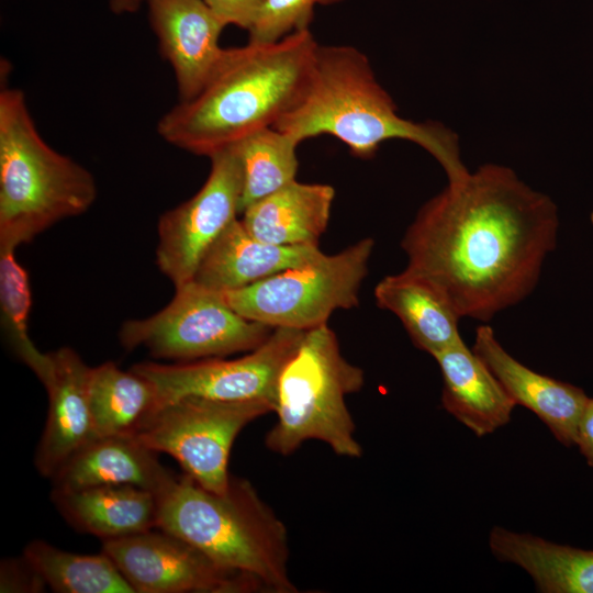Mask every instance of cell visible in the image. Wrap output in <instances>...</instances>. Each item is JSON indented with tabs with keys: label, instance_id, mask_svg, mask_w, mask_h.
<instances>
[{
	"label": "cell",
	"instance_id": "cell-23",
	"mask_svg": "<svg viewBox=\"0 0 593 593\" xmlns=\"http://www.w3.org/2000/svg\"><path fill=\"white\" fill-rule=\"evenodd\" d=\"M88 398L97 437L135 436L159 406L155 385L107 361L91 368Z\"/></svg>",
	"mask_w": 593,
	"mask_h": 593
},
{
	"label": "cell",
	"instance_id": "cell-24",
	"mask_svg": "<svg viewBox=\"0 0 593 593\" xmlns=\"http://www.w3.org/2000/svg\"><path fill=\"white\" fill-rule=\"evenodd\" d=\"M23 556L47 586L59 593H135L113 560L103 551L80 555L33 540Z\"/></svg>",
	"mask_w": 593,
	"mask_h": 593
},
{
	"label": "cell",
	"instance_id": "cell-3",
	"mask_svg": "<svg viewBox=\"0 0 593 593\" xmlns=\"http://www.w3.org/2000/svg\"><path fill=\"white\" fill-rule=\"evenodd\" d=\"M273 127L300 143L320 135L334 136L360 158L372 157L385 141L405 139L428 152L448 182L470 174L460 158L458 136L438 122L400 116L368 57L353 46L318 45L305 88Z\"/></svg>",
	"mask_w": 593,
	"mask_h": 593
},
{
	"label": "cell",
	"instance_id": "cell-10",
	"mask_svg": "<svg viewBox=\"0 0 593 593\" xmlns=\"http://www.w3.org/2000/svg\"><path fill=\"white\" fill-rule=\"evenodd\" d=\"M304 333L294 328H275L259 347L240 358L214 357L174 365L147 361L133 366L132 370L155 385L159 406L197 396L223 402L261 401L276 410L280 373Z\"/></svg>",
	"mask_w": 593,
	"mask_h": 593
},
{
	"label": "cell",
	"instance_id": "cell-11",
	"mask_svg": "<svg viewBox=\"0 0 593 593\" xmlns=\"http://www.w3.org/2000/svg\"><path fill=\"white\" fill-rule=\"evenodd\" d=\"M210 159V174L199 191L158 222L156 264L175 288L193 280L206 251L239 214L243 168L235 146Z\"/></svg>",
	"mask_w": 593,
	"mask_h": 593
},
{
	"label": "cell",
	"instance_id": "cell-32",
	"mask_svg": "<svg viewBox=\"0 0 593 593\" xmlns=\"http://www.w3.org/2000/svg\"><path fill=\"white\" fill-rule=\"evenodd\" d=\"M590 220H591V223H592V226H593V211L591 212Z\"/></svg>",
	"mask_w": 593,
	"mask_h": 593
},
{
	"label": "cell",
	"instance_id": "cell-25",
	"mask_svg": "<svg viewBox=\"0 0 593 593\" xmlns=\"http://www.w3.org/2000/svg\"><path fill=\"white\" fill-rule=\"evenodd\" d=\"M300 142L273 126L258 130L235 146L243 168L239 213L296 179Z\"/></svg>",
	"mask_w": 593,
	"mask_h": 593
},
{
	"label": "cell",
	"instance_id": "cell-7",
	"mask_svg": "<svg viewBox=\"0 0 593 593\" xmlns=\"http://www.w3.org/2000/svg\"><path fill=\"white\" fill-rule=\"evenodd\" d=\"M373 247L372 238H362L336 254L322 253L257 283L222 293L248 320L272 328H315L327 324L335 311L358 306Z\"/></svg>",
	"mask_w": 593,
	"mask_h": 593
},
{
	"label": "cell",
	"instance_id": "cell-17",
	"mask_svg": "<svg viewBox=\"0 0 593 593\" xmlns=\"http://www.w3.org/2000/svg\"><path fill=\"white\" fill-rule=\"evenodd\" d=\"M322 253L318 245L266 243L236 219L206 251L193 280L219 292L237 290L305 264Z\"/></svg>",
	"mask_w": 593,
	"mask_h": 593
},
{
	"label": "cell",
	"instance_id": "cell-28",
	"mask_svg": "<svg viewBox=\"0 0 593 593\" xmlns=\"http://www.w3.org/2000/svg\"><path fill=\"white\" fill-rule=\"evenodd\" d=\"M46 585L43 578L24 556L2 561L1 592H43Z\"/></svg>",
	"mask_w": 593,
	"mask_h": 593
},
{
	"label": "cell",
	"instance_id": "cell-12",
	"mask_svg": "<svg viewBox=\"0 0 593 593\" xmlns=\"http://www.w3.org/2000/svg\"><path fill=\"white\" fill-rule=\"evenodd\" d=\"M135 593L261 591L250 578L215 564L198 548L165 530L102 540Z\"/></svg>",
	"mask_w": 593,
	"mask_h": 593
},
{
	"label": "cell",
	"instance_id": "cell-30",
	"mask_svg": "<svg viewBox=\"0 0 593 593\" xmlns=\"http://www.w3.org/2000/svg\"><path fill=\"white\" fill-rule=\"evenodd\" d=\"M580 452L593 468V398H589L579 421L577 441Z\"/></svg>",
	"mask_w": 593,
	"mask_h": 593
},
{
	"label": "cell",
	"instance_id": "cell-15",
	"mask_svg": "<svg viewBox=\"0 0 593 593\" xmlns=\"http://www.w3.org/2000/svg\"><path fill=\"white\" fill-rule=\"evenodd\" d=\"M472 350L516 405L535 413L558 441L567 447L575 445L579 421L589 399L581 388L521 363L503 348L488 324L477 327Z\"/></svg>",
	"mask_w": 593,
	"mask_h": 593
},
{
	"label": "cell",
	"instance_id": "cell-18",
	"mask_svg": "<svg viewBox=\"0 0 593 593\" xmlns=\"http://www.w3.org/2000/svg\"><path fill=\"white\" fill-rule=\"evenodd\" d=\"M433 357L443 377L441 404L461 424L481 437L511 421L516 403L463 340Z\"/></svg>",
	"mask_w": 593,
	"mask_h": 593
},
{
	"label": "cell",
	"instance_id": "cell-4",
	"mask_svg": "<svg viewBox=\"0 0 593 593\" xmlns=\"http://www.w3.org/2000/svg\"><path fill=\"white\" fill-rule=\"evenodd\" d=\"M157 528L250 578L261 591H296L289 577L287 527L249 481L231 477L228 488L216 493L184 474L157 495Z\"/></svg>",
	"mask_w": 593,
	"mask_h": 593
},
{
	"label": "cell",
	"instance_id": "cell-19",
	"mask_svg": "<svg viewBox=\"0 0 593 593\" xmlns=\"http://www.w3.org/2000/svg\"><path fill=\"white\" fill-rule=\"evenodd\" d=\"M373 294L380 309L398 316L418 349L435 356L462 340L460 316L428 278L405 268L382 278Z\"/></svg>",
	"mask_w": 593,
	"mask_h": 593
},
{
	"label": "cell",
	"instance_id": "cell-22",
	"mask_svg": "<svg viewBox=\"0 0 593 593\" xmlns=\"http://www.w3.org/2000/svg\"><path fill=\"white\" fill-rule=\"evenodd\" d=\"M492 553L524 569L542 593H593V550L548 541L530 534L493 527Z\"/></svg>",
	"mask_w": 593,
	"mask_h": 593
},
{
	"label": "cell",
	"instance_id": "cell-8",
	"mask_svg": "<svg viewBox=\"0 0 593 593\" xmlns=\"http://www.w3.org/2000/svg\"><path fill=\"white\" fill-rule=\"evenodd\" d=\"M273 329L238 314L222 292L191 280L176 288L161 311L125 322L119 338L127 350L144 346L157 358L184 362L251 351Z\"/></svg>",
	"mask_w": 593,
	"mask_h": 593
},
{
	"label": "cell",
	"instance_id": "cell-13",
	"mask_svg": "<svg viewBox=\"0 0 593 593\" xmlns=\"http://www.w3.org/2000/svg\"><path fill=\"white\" fill-rule=\"evenodd\" d=\"M149 23L170 64L180 101L194 98L223 61V22L203 0H147Z\"/></svg>",
	"mask_w": 593,
	"mask_h": 593
},
{
	"label": "cell",
	"instance_id": "cell-29",
	"mask_svg": "<svg viewBox=\"0 0 593 593\" xmlns=\"http://www.w3.org/2000/svg\"><path fill=\"white\" fill-rule=\"evenodd\" d=\"M266 0H203L223 24L249 31Z\"/></svg>",
	"mask_w": 593,
	"mask_h": 593
},
{
	"label": "cell",
	"instance_id": "cell-26",
	"mask_svg": "<svg viewBox=\"0 0 593 593\" xmlns=\"http://www.w3.org/2000/svg\"><path fill=\"white\" fill-rule=\"evenodd\" d=\"M0 302L4 327L15 353L36 371L45 354L34 346L29 336L27 323L32 307L30 280L13 249L0 250Z\"/></svg>",
	"mask_w": 593,
	"mask_h": 593
},
{
	"label": "cell",
	"instance_id": "cell-21",
	"mask_svg": "<svg viewBox=\"0 0 593 593\" xmlns=\"http://www.w3.org/2000/svg\"><path fill=\"white\" fill-rule=\"evenodd\" d=\"M53 501L70 525L102 540L157 527V496L133 485L53 491Z\"/></svg>",
	"mask_w": 593,
	"mask_h": 593
},
{
	"label": "cell",
	"instance_id": "cell-9",
	"mask_svg": "<svg viewBox=\"0 0 593 593\" xmlns=\"http://www.w3.org/2000/svg\"><path fill=\"white\" fill-rule=\"evenodd\" d=\"M270 412L273 406L261 401L187 396L161 404L134 437L156 452L170 455L204 489L223 493L232 477L228 459L235 438Z\"/></svg>",
	"mask_w": 593,
	"mask_h": 593
},
{
	"label": "cell",
	"instance_id": "cell-1",
	"mask_svg": "<svg viewBox=\"0 0 593 593\" xmlns=\"http://www.w3.org/2000/svg\"><path fill=\"white\" fill-rule=\"evenodd\" d=\"M558 226L548 195L486 164L423 204L401 247L406 268L440 288L460 318L486 323L534 291Z\"/></svg>",
	"mask_w": 593,
	"mask_h": 593
},
{
	"label": "cell",
	"instance_id": "cell-6",
	"mask_svg": "<svg viewBox=\"0 0 593 593\" xmlns=\"http://www.w3.org/2000/svg\"><path fill=\"white\" fill-rule=\"evenodd\" d=\"M363 383V370L343 356L327 324L305 331L278 380L277 422L266 435L267 448L288 456L307 440H320L338 456L361 457L346 396Z\"/></svg>",
	"mask_w": 593,
	"mask_h": 593
},
{
	"label": "cell",
	"instance_id": "cell-27",
	"mask_svg": "<svg viewBox=\"0 0 593 593\" xmlns=\"http://www.w3.org/2000/svg\"><path fill=\"white\" fill-rule=\"evenodd\" d=\"M343 0H266L249 29L253 43H271L290 33L309 29L317 4H334Z\"/></svg>",
	"mask_w": 593,
	"mask_h": 593
},
{
	"label": "cell",
	"instance_id": "cell-14",
	"mask_svg": "<svg viewBox=\"0 0 593 593\" xmlns=\"http://www.w3.org/2000/svg\"><path fill=\"white\" fill-rule=\"evenodd\" d=\"M88 367L72 349L46 354L36 373L48 395L46 425L35 454L37 471L53 475L80 448L96 438L88 398Z\"/></svg>",
	"mask_w": 593,
	"mask_h": 593
},
{
	"label": "cell",
	"instance_id": "cell-20",
	"mask_svg": "<svg viewBox=\"0 0 593 593\" xmlns=\"http://www.w3.org/2000/svg\"><path fill=\"white\" fill-rule=\"evenodd\" d=\"M335 190L325 183L296 179L246 208L240 220L246 230L279 246L318 245L327 228Z\"/></svg>",
	"mask_w": 593,
	"mask_h": 593
},
{
	"label": "cell",
	"instance_id": "cell-16",
	"mask_svg": "<svg viewBox=\"0 0 593 593\" xmlns=\"http://www.w3.org/2000/svg\"><path fill=\"white\" fill-rule=\"evenodd\" d=\"M134 436L97 437L75 452L53 475V491L100 485H133L160 494L176 478Z\"/></svg>",
	"mask_w": 593,
	"mask_h": 593
},
{
	"label": "cell",
	"instance_id": "cell-31",
	"mask_svg": "<svg viewBox=\"0 0 593 593\" xmlns=\"http://www.w3.org/2000/svg\"><path fill=\"white\" fill-rule=\"evenodd\" d=\"M147 0H109L110 10L118 15L137 12Z\"/></svg>",
	"mask_w": 593,
	"mask_h": 593
},
{
	"label": "cell",
	"instance_id": "cell-5",
	"mask_svg": "<svg viewBox=\"0 0 593 593\" xmlns=\"http://www.w3.org/2000/svg\"><path fill=\"white\" fill-rule=\"evenodd\" d=\"M96 198L92 174L43 139L24 93L1 89L0 250H15L55 223L85 213Z\"/></svg>",
	"mask_w": 593,
	"mask_h": 593
},
{
	"label": "cell",
	"instance_id": "cell-2",
	"mask_svg": "<svg viewBox=\"0 0 593 593\" xmlns=\"http://www.w3.org/2000/svg\"><path fill=\"white\" fill-rule=\"evenodd\" d=\"M317 47L313 34L304 29L276 42L227 48L203 89L159 119V136L210 158L249 134L273 126L305 88Z\"/></svg>",
	"mask_w": 593,
	"mask_h": 593
}]
</instances>
